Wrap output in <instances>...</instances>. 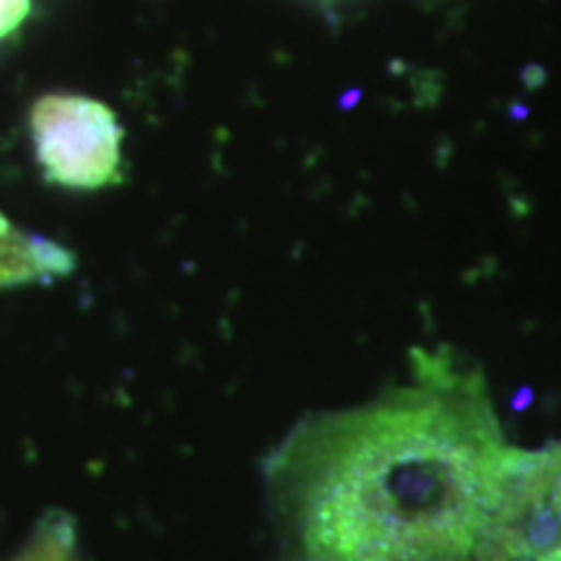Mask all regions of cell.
Returning a JSON list of instances; mask_svg holds the SVG:
<instances>
[{
	"mask_svg": "<svg viewBox=\"0 0 561 561\" xmlns=\"http://www.w3.org/2000/svg\"><path fill=\"white\" fill-rule=\"evenodd\" d=\"M73 268V252L47 237L16 227L0 214V291L50 284L55 278L70 276Z\"/></svg>",
	"mask_w": 561,
	"mask_h": 561,
	"instance_id": "cell-4",
	"label": "cell"
},
{
	"mask_svg": "<svg viewBox=\"0 0 561 561\" xmlns=\"http://www.w3.org/2000/svg\"><path fill=\"white\" fill-rule=\"evenodd\" d=\"M45 178L68 191H102L123 180V125L107 104L83 94H45L30 112Z\"/></svg>",
	"mask_w": 561,
	"mask_h": 561,
	"instance_id": "cell-2",
	"label": "cell"
},
{
	"mask_svg": "<svg viewBox=\"0 0 561 561\" xmlns=\"http://www.w3.org/2000/svg\"><path fill=\"white\" fill-rule=\"evenodd\" d=\"M32 0H0V39L11 37L13 32L30 16Z\"/></svg>",
	"mask_w": 561,
	"mask_h": 561,
	"instance_id": "cell-6",
	"label": "cell"
},
{
	"mask_svg": "<svg viewBox=\"0 0 561 561\" xmlns=\"http://www.w3.org/2000/svg\"><path fill=\"white\" fill-rule=\"evenodd\" d=\"M525 453L471 356L416 348L403 380L299 419L265 458L276 561H471Z\"/></svg>",
	"mask_w": 561,
	"mask_h": 561,
	"instance_id": "cell-1",
	"label": "cell"
},
{
	"mask_svg": "<svg viewBox=\"0 0 561 561\" xmlns=\"http://www.w3.org/2000/svg\"><path fill=\"white\" fill-rule=\"evenodd\" d=\"M471 561H561V439L525 453Z\"/></svg>",
	"mask_w": 561,
	"mask_h": 561,
	"instance_id": "cell-3",
	"label": "cell"
},
{
	"mask_svg": "<svg viewBox=\"0 0 561 561\" xmlns=\"http://www.w3.org/2000/svg\"><path fill=\"white\" fill-rule=\"evenodd\" d=\"M9 561H83L79 525L62 510L45 512Z\"/></svg>",
	"mask_w": 561,
	"mask_h": 561,
	"instance_id": "cell-5",
	"label": "cell"
}]
</instances>
